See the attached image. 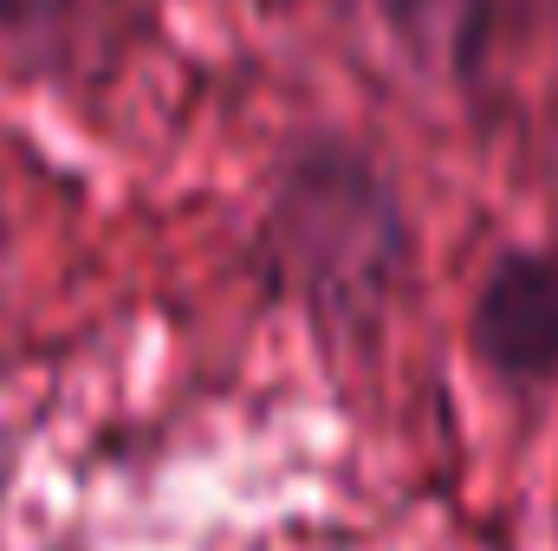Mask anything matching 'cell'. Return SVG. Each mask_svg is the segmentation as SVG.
<instances>
[{
    "mask_svg": "<svg viewBox=\"0 0 558 551\" xmlns=\"http://www.w3.org/2000/svg\"><path fill=\"white\" fill-rule=\"evenodd\" d=\"M247 273L325 351L377 344L416 279V215L397 169L338 124L292 131L247 228Z\"/></svg>",
    "mask_w": 558,
    "mask_h": 551,
    "instance_id": "1",
    "label": "cell"
},
{
    "mask_svg": "<svg viewBox=\"0 0 558 551\" xmlns=\"http://www.w3.org/2000/svg\"><path fill=\"white\" fill-rule=\"evenodd\" d=\"M78 7L85 0H0V33L46 46V39H65L78 26Z\"/></svg>",
    "mask_w": 558,
    "mask_h": 551,
    "instance_id": "4",
    "label": "cell"
},
{
    "mask_svg": "<svg viewBox=\"0 0 558 551\" xmlns=\"http://www.w3.org/2000/svg\"><path fill=\"white\" fill-rule=\"evenodd\" d=\"M468 357L500 390H546L558 383V247L520 241L487 260L461 318Z\"/></svg>",
    "mask_w": 558,
    "mask_h": 551,
    "instance_id": "2",
    "label": "cell"
},
{
    "mask_svg": "<svg viewBox=\"0 0 558 551\" xmlns=\"http://www.w3.org/2000/svg\"><path fill=\"white\" fill-rule=\"evenodd\" d=\"M357 7L422 78L481 98L507 46V26L520 20L526 0H357Z\"/></svg>",
    "mask_w": 558,
    "mask_h": 551,
    "instance_id": "3",
    "label": "cell"
}]
</instances>
